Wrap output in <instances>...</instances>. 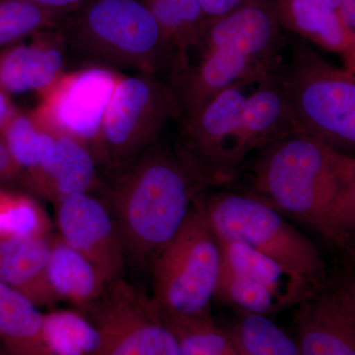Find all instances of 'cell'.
Instances as JSON below:
<instances>
[{
    "mask_svg": "<svg viewBox=\"0 0 355 355\" xmlns=\"http://www.w3.org/2000/svg\"><path fill=\"white\" fill-rule=\"evenodd\" d=\"M254 83L231 86L179 118L174 151L203 190L233 183L246 162L242 113L249 88Z\"/></svg>",
    "mask_w": 355,
    "mask_h": 355,
    "instance_id": "obj_9",
    "label": "cell"
},
{
    "mask_svg": "<svg viewBox=\"0 0 355 355\" xmlns=\"http://www.w3.org/2000/svg\"><path fill=\"white\" fill-rule=\"evenodd\" d=\"M18 111L19 110L14 105L11 95L0 89V130Z\"/></svg>",
    "mask_w": 355,
    "mask_h": 355,
    "instance_id": "obj_31",
    "label": "cell"
},
{
    "mask_svg": "<svg viewBox=\"0 0 355 355\" xmlns=\"http://www.w3.org/2000/svg\"><path fill=\"white\" fill-rule=\"evenodd\" d=\"M224 330L238 355H301L295 340L263 315L240 313Z\"/></svg>",
    "mask_w": 355,
    "mask_h": 355,
    "instance_id": "obj_23",
    "label": "cell"
},
{
    "mask_svg": "<svg viewBox=\"0 0 355 355\" xmlns=\"http://www.w3.org/2000/svg\"><path fill=\"white\" fill-rule=\"evenodd\" d=\"M43 335L46 355H90L100 345L99 331L78 309L44 314Z\"/></svg>",
    "mask_w": 355,
    "mask_h": 355,
    "instance_id": "obj_22",
    "label": "cell"
},
{
    "mask_svg": "<svg viewBox=\"0 0 355 355\" xmlns=\"http://www.w3.org/2000/svg\"><path fill=\"white\" fill-rule=\"evenodd\" d=\"M97 159L85 140L62 128L38 167L21 175L25 188L53 205L100 186Z\"/></svg>",
    "mask_w": 355,
    "mask_h": 355,
    "instance_id": "obj_14",
    "label": "cell"
},
{
    "mask_svg": "<svg viewBox=\"0 0 355 355\" xmlns=\"http://www.w3.org/2000/svg\"><path fill=\"white\" fill-rule=\"evenodd\" d=\"M338 13L345 26L355 34V0H342Z\"/></svg>",
    "mask_w": 355,
    "mask_h": 355,
    "instance_id": "obj_33",
    "label": "cell"
},
{
    "mask_svg": "<svg viewBox=\"0 0 355 355\" xmlns=\"http://www.w3.org/2000/svg\"><path fill=\"white\" fill-rule=\"evenodd\" d=\"M286 13L294 29L324 50L343 55L355 44L354 33L324 0H288Z\"/></svg>",
    "mask_w": 355,
    "mask_h": 355,
    "instance_id": "obj_21",
    "label": "cell"
},
{
    "mask_svg": "<svg viewBox=\"0 0 355 355\" xmlns=\"http://www.w3.org/2000/svg\"><path fill=\"white\" fill-rule=\"evenodd\" d=\"M241 173L243 193L321 233L324 219L354 177L355 156L294 130L254 153Z\"/></svg>",
    "mask_w": 355,
    "mask_h": 355,
    "instance_id": "obj_2",
    "label": "cell"
},
{
    "mask_svg": "<svg viewBox=\"0 0 355 355\" xmlns=\"http://www.w3.org/2000/svg\"><path fill=\"white\" fill-rule=\"evenodd\" d=\"M81 312L99 331V347L90 355H179L153 297L121 277Z\"/></svg>",
    "mask_w": 355,
    "mask_h": 355,
    "instance_id": "obj_11",
    "label": "cell"
},
{
    "mask_svg": "<svg viewBox=\"0 0 355 355\" xmlns=\"http://www.w3.org/2000/svg\"><path fill=\"white\" fill-rule=\"evenodd\" d=\"M163 319L176 338L179 355L237 354L225 330L216 324L211 315Z\"/></svg>",
    "mask_w": 355,
    "mask_h": 355,
    "instance_id": "obj_25",
    "label": "cell"
},
{
    "mask_svg": "<svg viewBox=\"0 0 355 355\" xmlns=\"http://www.w3.org/2000/svg\"><path fill=\"white\" fill-rule=\"evenodd\" d=\"M62 18L26 2L0 0V51L28 37L57 29Z\"/></svg>",
    "mask_w": 355,
    "mask_h": 355,
    "instance_id": "obj_26",
    "label": "cell"
},
{
    "mask_svg": "<svg viewBox=\"0 0 355 355\" xmlns=\"http://www.w3.org/2000/svg\"><path fill=\"white\" fill-rule=\"evenodd\" d=\"M176 95L166 79L144 73L114 79L97 135L98 162L118 170L157 144L168 121L179 119Z\"/></svg>",
    "mask_w": 355,
    "mask_h": 355,
    "instance_id": "obj_8",
    "label": "cell"
},
{
    "mask_svg": "<svg viewBox=\"0 0 355 355\" xmlns=\"http://www.w3.org/2000/svg\"><path fill=\"white\" fill-rule=\"evenodd\" d=\"M62 128L41 108L30 113L18 111L0 130L21 175L38 167Z\"/></svg>",
    "mask_w": 355,
    "mask_h": 355,
    "instance_id": "obj_20",
    "label": "cell"
},
{
    "mask_svg": "<svg viewBox=\"0 0 355 355\" xmlns=\"http://www.w3.org/2000/svg\"><path fill=\"white\" fill-rule=\"evenodd\" d=\"M277 76L297 130L355 156V74L302 46Z\"/></svg>",
    "mask_w": 355,
    "mask_h": 355,
    "instance_id": "obj_6",
    "label": "cell"
},
{
    "mask_svg": "<svg viewBox=\"0 0 355 355\" xmlns=\"http://www.w3.org/2000/svg\"><path fill=\"white\" fill-rule=\"evenodd\" d=\"M51 235L50 218L36 198L0 186V241Z\"/></svg>",
    "mask_w": 355,
    "mask_h": 355,
    "instance_id": "obj_24",
    "label": "cell"
},
{
    "mask_svg": "<svg viewBox=\"0 0 355 355\" xmlns=\"http://www.w3.org/2000/svg\"><path fill=\"white\" fill-rule=\"evenodd\" d=\"M293 326L301 355H355V301L345 272L297 305Z\"/></svg>",
    "mask_w": 355,
    "mask_h": 355,
    "instance_id": "obj_12",
    "label": "cell"
},
{
    "mask_svg": "<svg viewBox=\"0 0 355 355\" xmlns=\"http://www.w3.org/2000/svg\"><path fill=\"white\" fill-rule=\"evenodd\" d=\"M55 207L60 238L88 259L107 284L121 277L125 248L107 203L93 193H77Z\"/></svg>",
    "mask_w": 355,
    "mask_h": 355,
    "instance_id": "obj_13",
    "label": "cell"
},
{
    "mask_svg": "<svg viewBox=\"0 0 355 355\" xmlns=\"http://www.w3.org/2000/svg\"><path fill=\"white\" fill-rule=\"evenodd\" d=\"M57 29L67 55L87 64L168 83L176 67V46L141 0H88Z\"/></svg>",
    "mask_w": 355,
    "mask_h": 355,
    "instance_id": "obj_3",
    "label": "cell"
},
{
    "mask_svg": "<svg viewBox=\"0 0 355 355\" xmlns=\"http://www.w3.org/2000/svg\"><path fill=\"white\" fill-rule=\"evenodd\" d=\"M242 0H198L202 13L220 16L230 12Z\"/></svg>",
    "mask_w": 355,
    "mask_h": 355,
    "instance_id": "obj_30",
    "label": "cell"
},
{
    "mask_svg": "<svg viewBox=\"0 0 355 355\" xmlns=\"http://www.w3.org/2000/svg\"><path fill=\"white\" fill-rule=\"evenodd\" d=\"M343 251L345 254V273L349 279L355 301V242L350 243Z\"/></svg>",
    "mask_w": 355,
    "mask_h": 355,
    "instance_id": "obj_32",
    "label": "cell"
},
{
    "mask_svg": "<svg viewBox=\"0 0 355 355\" xmlns=\"http://www.w3.org/2000/svg\"><path fill=\"white\" fill-rule=\"evenodd\" d=\"M277 70L256 83L248 94L241 120L242 144L248 158L273 140L297 130Z\"/></svg>",
    "mask_w": 355,
    "mask_h": 355,
    "instance_id": "obj_17",
    "label": "cell"
},
{
    "mask_svg": "<svg viewBox=\"0 0 355 355\" xmlns=\"http://www.w3.org/2000/svg\"><path fill=\"white\" fill-rule=\"evenodd\" d=\"M345 69L355 74V44L343 55Z\"/></svg>",
    "mask_w": 355,
    "mask_h": 355,
    "instance_id": "obj_34",
    "label": "cell"
},
{
    "mask_svg": "<svg viewBox=\"0 0 355 355\" xmlns=\"http://www.w3.org/2000/svg\"><path fill=\"white\" fill-rule=\"evenodd\" d=\"M51 236L0 241V282L38 308L58 302L48 277Z\"/></svg>",
    "mask_w": 355,
    "mask_h": 355,
    "instance_id": "obj_16",
    "label": "cell"
},
{
    "mask_svg": "<svg viewBox=\"0 0 355 355\" xmlns=\"http://www.w3.org/2000/svg\"><path fill=\"white\" fill-rule=\"evenodd\" d=\"M18 1L32 4L44 10L50 11L51 13L64 17L80 8L88 0H18Z\"/></svg>",
    "mask_w": 355,
    "mask_h": 355,
    "instance_id": "obj_28",
    "label": "cell"
},
{
    "mask_svg": "<svg viewBox=\"0 0 355 355\" xmlns=\"http://www.w3.org/2000/svg\"><path fill=\"white\" fill-rule=\"evenodd\" d=\"M43 324L36 305L0 282V355H46Z\"/></svg>",
    "mask_w": 355,
    "mask_h": 355,
    "instance_id": "obj_19",
    "label": "cell"
},
{
    "mask_svg": "<svg viewBox=\"0 0 355 355\" xmlns=\"http://www.w3.org/2000/svg\"><path fill=\"white\" fill-rule=\"evenodd\" d=\"M195 49L197 60L178 65L170 77L180 116L200 108L231 86L263 80L282 64L279 41L263 18L249 9L225 14L203 28L191 51Z\"/></svg>",
    "mask_w": 355,
    "mask_h": 355,
    "instance_id": "obj_4",
    "label": "cell"
},
{
    "mask_svg": "<svg viewBox=\"0 0 355 355\" xmlns=\"http://www.w3.org/2000/svg\"><path fill=\"white\" fill-rule=\"evenodd\" d=\"M48 277L58 301H69L80 311L94 302L108 286L98 268L58 234L51 236Z\"/></svg>",
    "mask_w": 355,
    "mask_h": 355,
    "instance_id": "obj_18",
    "label": "cell"
},
{
    "mask_svg": "<svg viewBox=\"0 0 355 355\" xmlns=\"http://www.w3.org/2000/svg\"><path fill=\"white\" fill-rule=\"evenodd\" d=\"M234 355H238L237 354H234Z\"/></svg>",
    "mask_w": 355,
    "mask_h": 355,
    "instance_id": "obj_35",
    "label": "cell"
},
{
    "mask_svg": "<svg viewBox=\"0 0 355 355\" xmlns=\"http://www.w3.org/2000/svg\"><path fill=\"white\" fill-rule=\"evenodd\" d=\"M198 202L217 237L242 243L288 266L317 286L328 284V268L315 243L270 205L243 191L211 196L202 193Z\"/></svg>",
    "mask_w": 355,
    "mask_h": 355,
    "instance_id": "obj_7",
    "label": "cell"
},
{
    "mask_svg": "<svg viewBox=\"0 0 355 355\" xmlns=\"http://www.w3.org/2000/svg\"><path fill=\"white\" fill-rule=\"evenodd\" d=\"M198 198L179 232L153 265L151 297L163 318L211 315L221 275V247Z\"/></svg>",
    "mask_w": 355,
    "mask_h": 355,
    "instance_id": "obj_5",
    "label": "cell"
},
{
    "mask_svg": "<svg viewBox=\"0 0 355 355\" xmlns=\"http://www.w3.org/2000/svg\"><path fill=\"white\" fill-rule=\"evenodd\" d=\"M320 234L342 250L355 242V173L324 219Z\"/></svg>",
    "mask_w": 355,
    "mask_h": 355,
    "instance_id": "obj_27",
    "label": "cell"
},
{
    "mask_svg": "<svg viewBox=\"0 0 355 355\" xmlns=\"http://www.w3.org/2000/svg\"><path fill=\"white\" fill-rule=\"evenodd\" d=\"M116 173L106 190V203L125 256L137 265L153 266L205 190L174 149L158 142Z\"/></svg>",
    "mask_w": 355,
    "mask_h": 355,
    "instance_id": "obj_1",
    "label": "cell"
},
{
    "mask_svg": "<svg viewBox=\"0 0 355 355\" xmlns=\"http://www.w3.org/2000/svg\"><path fill=\"white\" fill-rule=\"evenodd\" d=\"M55 30V29H53ZM35 35L0 51V89L9 95L38 92L44 95L64 79L67 49L55 30Z\"/></svg>",
    "mask_w": 355,
    "mask_h": 355,
    "instance_id": "obj_15",
    "label": "cell"
},
{
    "mask_svg": "<svg viewBox=\"0 0 355 355\" xmlns=\"http://www.w3.org/2000/svg\"><path fill=\"white\" fill-rule=\"evenodd\" d=\"M218 240L222 270L214 299L239 313L268 317L300 304L322 288L242 243Z\"/></svg>",
    "mask_w": 355,
    "mask_h": 355,
    "instance_id": "obj_10",
    "label": "cell"
},
{
    "mask_svg": "<svg viewBox=\"0 0 355 355\" xmlns=\"http://www.w3.org/2000/svg\"><path fill=\"white\" fill-rule=\"evenodd\" d=\"M21 170L4 142L0 139V186L15 180H20Z\"/></svg>",
    "mask_w": 355,
    "mask_h": 355,
    "instance_id": "obj_29",
    "label": "cell"
}]
</instances>
